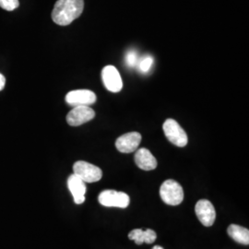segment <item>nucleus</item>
Returning a JSON list of instances; mask_svg holds the SVG:
<instances>
[{
	"mask_svg": "<svg viewBox=\"0 0 249 249\" xmlns=\"http://www.w3.org/2000/svg\"><path fill=\"white\" fill-rule=\"evenodd\" d=\"M83 9V0H58L52 11V19L60 26L70 25L80 17Z\"/></svg>",
	"mask_w": 249,
	"mask_h": 249,
	"instance_id": "obj_1",
	"label": "nucleus"
},
{
	"mask_svg": "<svg viewBox=\"0 0 249 249\" xmlns=\"http://www.w3.org/2000/svg\"><path fill=\"white\" fill-rule=\"evenodd\" d=\"M96 95L89 89H75L66 95V102L71 107H89L96 102Z\"/></svg>",
	"mask_w": 249,
	"mask_h": 249,
	"instance_id": "obj_6",
	"label": "nucleus"
},
{
	"mask_svg": "<svg viewBox=\"0 0 249 249\" xmlns=\"http://www.w3.org/2000/svg\"><path fill=\"white\" fill-rule=\"evenodd\" d=\"M228 234L232 240L237 242L238 244H242L245 246L249 245V229L242 227L236 224H231L228 229Z\"/></svg>",
	"mask_w": 249,
	"mask_h": 249,
	"instance_id": "obj_14",
	"label": "nucleus"
},
{
	"mask_svg": "<svg viewBox=\"0 0 249 249\" xmlns=\"http://www.w3.org/2000/svg\"><path fill=\"white\" fill-rule=\"evenodd\" d=\"M160 196L164 203L171 206H178L184 200V190L177 181L169 179L161 184Z\"/></svg>",
	"mask_w": 249,
	"mask_h": 249,
	"instance_id": "obj_2",
	"label": "nucleus"
},
{
	"mask_svg": "<svg viewBox=\"0 0 249 249\" xmlns=\"http://www.w3.org/2000/svg\"><path fill=\"white\" fill-rule=\"evenodd\" d=\"M152 249H164L163 248H161L160 246H155V247H153Z\"/></svg>",
	"mask_w": 249,
	"mask_h": 249,
	"instance_id": "obj_19",
	"label": "nucleus"
},
{
	"mask_svg": "<svg viewBox=\"0 0 249 249\" xmlns=\"http://www.w3.org/2000/svg\"><path fill=\"white\" fill-rule=\"evenodd\" d=\"M128 238L135 241L137 245H142L143 243L152 244L157 238V233L151 229L143 231L142 229H135L128 233Z\"/></svg>",
	"mask_w": 249,
	"mask_h": 249,
	"instance_id": "obj_13",
	"label": "nucleus"
},
{
	"mask_svg": "<svg viewBox=\"0 0 249 249\" xmlns=\"http://www.w3.org/2000/svg\"><path fill=\"white\" fill-rule=\"evenodd\" d=\"M153 64V57L151 55H147L145 57H143L142 59L140 62V71L146 73L151 70V66Z\"/></svg>",
	"mask_w": 249,
	"mask_h": 249,
	"instance_id": "obj_16",
	"label": "nucleus"
},
{
	"mask_svg": "<svg viewBox=\"0 0 249 249\" xmlns=\"http://www.w3.org/2000/svg\"><path fill=\"white\" fill-rule=\"evenodd\" d=\"M142 142V135L139 132H129L119 137L116 142L117 151L122 153H131L137 151Z\"/></svg>",
	"mask_w": 249,
	"mask_h": 249,
	"instance_id": "obj_10",
	"label": "nucleus"
},
{
	"mask_svg": "<svg viewBox=\"0 0 249 249\" xmlns=\"http://www.w3.org/2000/svg\"><path fill=\"white\" fill-rule=\"evenodd\" d=\"M5 84H6V79H5V77L0 73V91L5 88Z\"/></svg>",
	"mask_w": 249,
	"mask_h": 249,
	"instance_id": "obj_18",
	"label": "nucleus"
},
{
	"mask_svg": "<svg viewBox=\"0 0 249 249\" xmlns=\"http://www.w3.org/2000/svg\"><path fill=\"white\" fill-rule=\"evenodd\" d=\"M68 187L73 196L74 202L78 205L82 204L85 201V182H83L80 178L73 174L68 179Z\"/></svg>",
	"mask_w": 249,
	"mask_h": 249,
	"instance_id": "obj_11",
	"label": "nucleus"
},
{
	"mask_svg": "<svg viewBox=\"0 0 249 249\" xmlns=\"http://www.w3.org/2000/svg\"><path fill=\"white\" fill-rule=\"evenodd\" d=\"M195 213L198 221L206 227L213 225L216 220V211L213 205L207 199H200L195 207Z\"/></svg>",
	"mask_w": 249,
	"mask_h": 249,
	"instance_id": "obj_7",
	"label": "nucleus"
},
{
	"mask_svg": "<svg viewBox=\"0 0 249 249\" xmlns=\"http://www.w3.org/2000/svg\"><path fill=\"white\" fill-rule=\"evenodd\" d=\"M134 159L138 167L144 171L154 170L158 165L156 158L151 154V151L145 148H142L136 151Z\"/></svg>",
	"mask_w": 249,
	"mask_h": 249,
	"instance_id": "obj_12",
	"label": "nucleus"
},
{
	"mask_svg": "<svg viewBox=\"0 0 249 249\" xmlns=\"http://www.w3.org/2000/svg\"><path fill=\"white\" fill-rule=\"evenodd\" d=\"M100 204L105 207H116L125 209L129 205V196L124 192H117L116 190H104L98 196Z\"/></svg>",
	"mask_w": 249,
	"mask_h": 249,
	"instance_id": "obj_5",
	"label": "nucleus"
},
{
	"mask_svg": "<svg viewBox=\"0 0 249 249\" xmlns=\"http://www.w3.org/2000/svg\"><path fill=\"white\" fill-rule=\"evenodd\" d=\"M126 64L128 67L130 68H134L137 64V60H138V56H137V52L134 50H130L128 53H126Z\"/></svg>",
	"mask_w": 249,
	"mask_h": 249,
	"instance_id": "obj_17",
	"label": "nucleus"
},
{
	"mask_svg": "<svg viewBox=\"0 0 249 249\" xmlns=\"http://www.w3.org/2000/svg\"><path fill=\"white\" fill-rule=\"evenodd\" d=\"M102 79L106 88L111 92H118L123 88L121 76L114 66L110 65L104 68L102 71Z\"/></svg>",
	"mask_w": 249,
	"mask_h": 249,
	"instance_id": "obj_9",
	"label": "nucleus"
},
{
	"mask_svg": "<svg viewBox=\"0 0 249 249\" xmlns=\"http://www.w3.org/2000/svg\"><path fill=\"white\" fill-rule=\"evenodd\" d=\"M19 6L18 0H0V8L8 11H12Z\"/></svg>",
	"mask_w": 249,
	"mask_h": 249,
	"instance_id": "obj_15",
	"label": "nucleus"
},
{
	"mask_svg": "<svg viewBox=\"0 0 249 249\" xmlns=\"http://www.w3.org/2000/svg\"><path fill=\"white\" fill-rule=\"evenodd\" d=\"M74 175L85 183L98 182L103 178V171L98 166L84 160H78L73 165Z\"/></svg>",
	"mask_w": 249,
	"mask_h": 249,
	"instance_id": "obj_3",
	"label": "nucleus"
},
{
	"mask_svg": "<svg viewBox=\"0 0 249 249\" xmlns=\"http://www.w3.org/2000/svg\"><path fill=\"white\" fill-rule=\"evenodd\" d=\"M165 137L170 142L178 147H185L188 142L187 135L182 126L174 119H167L162 125Z\"/></svg>",
	"mask_w": 249,
	"mask_h": 249,
	"instance_id": "obj_4",
	"label": "nucleus"
},
{
	"mask_svg": "<svg viewBox=\"0 0 249 249\" xmlns=\"http://www.w3.org/2000/svg\"><path fill=\"white\" fill-rule=\"evenodd\" d=\"M95 112L89 107H75L67 116V122L72 126H79L93 119Z\"/></svg>",
	"mask_w": 249,
	"mask_h": 249,
	"instance_id": "obj_8",
	"label": "nucleus"
}]
</instances>
